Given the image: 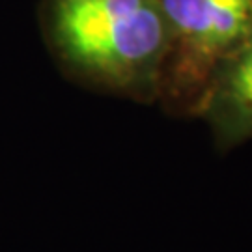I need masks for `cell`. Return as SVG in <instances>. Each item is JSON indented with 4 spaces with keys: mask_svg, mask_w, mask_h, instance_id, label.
I'll use <instances>...</instances> for the list:
<instances>
[{
    "mask_svg": "<svg viewBox=\"0 0 252 252\" xmlns=\"http://www.w3.org/2000/svg\"><path fill=\"white\" fill-rule=\"evenodd\" d=\"M37 28L69 82L105 95L157 103L168 51L159 0H37Z\"/></svg>",
    "mask_w": 252,
    "mask_h": 252,
    "instance_id": "1",
    "label": "cell"
},
{
    "mask_svg": "<svg viewBox=\"0 0 252 252\" xmlns=\"http://www.w3.org/2000/svg\"><path fill=\"white\" fill-rule=\"evenodd\" d=\"M168 27L159 97L168 112L198 118L215 75L252 34V0H159Z\"/></svg>",
    "mask_w": 252,
    "mask_h": 252,
    "instance_id": "2",
    "label": "cell"
},
{
    "mask_svg": "<svg viewBox=\"0 0 252 252\" xmlns=\"http://www.w3.org/2000/svg\"><path fill=\"white\" fill-rule=\"evenodd\" d=\"M198 118L209 124L222 148L252 138V34L215 75Z\"/></svg>",
    "mask_w": 252,
    "mask_h": 252,
    "instance_id": "3",
    "label": "cell"
}]
</instances>
